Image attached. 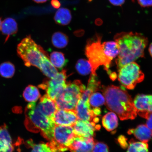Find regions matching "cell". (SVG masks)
Returning a JSON list of instances; mask_svg holds the SVG:
<instances>
[{
  "label": "cell",
  "mask_w": 152,
  "mask_h": 152,
  "mask_svg": "<svg viewBox=\"0 0 152 152\" xmlns=\"http://www.w3.org/2000/svg\"><path fill=\"white\" fill-rule=\"evenodd\" d=\"M114 39L118 45L119 53L116 60L118 70L124 66L144 56L148 39L142 34L132 32H121L116 34Z\"/></svg>",
  "instance_id": "obj_1"
},
{
  "label": "cell",
  "mask_w": 152,
  "mask_h": 152,
  "mask_svg": "<svg viewBox=\"0 0 152 152\" xmlns=\"http://www.w3.org/2000/svg\"><path fill=\"white\" fill-rule=\"evenodd\" d=\"M102 91L106 107L116 114L121 121L133 120L137 115V110L132 97L124 89L114 85L102 87Z\"/></svg>",
  "instance_id": "obj_2"
},
{
  "label": "cell",
  "mask_w": 152,
  "mask_h": 152,
  "mask_svg": "<svg viewBox=\"0 0 152 152\" xmlns=\"http://www.w3.org/2000/svg\"><path fill=\"white\" fill-rule=\"evenodd\" d=\"M26 121L31 123V130L40 132L44 138L50 141L52 139L56 124L54 119L47 116L38 107L36 102H30L26 108Z\"/></svg>",
  "instance_id": "obj_3"
},
{
  "label": "cell",
  "mask_w": 152,
  "mask_h": 152,
  "mask_svg": "<svg viewBox=\"0 0 152 152\" xmlns=\"http://www.w3.org/2000/svg\"><path fill=\"white\" fill-rule=\"evenodd\" d=\"M17 52L25 65L27 67L35 66L39 69L49 58L47 53L40 45L36 43L30 35L24 38L19 44Z\"/></svg>",
  "instance_id": "obj_4"
},
{
  "label": "cell",
  "mask_w": 152,
  "mask_h": 152,
  "mask_svg": "<svg viewBox=\"0 0 152 152\" xmlns=\"http://www.w3.org/2000/svg\"><path fill=\"white\" fill-rule=\"evenodd\" d=\"M102 36L98 34L87 40L85 54L92 67V74L96 75V72L100 66H104V69L109 72L111 62L104 54L101 42Z\"/></svg>",
  "instance_id": "obj_5"
},
{
  "label": "cell",
  "mask_w": 152,
  "mask_h": 152,
  "mask_svg": "<svg viewBox=\"0 0 152 152\" xmlns=\"http://www.w3.org/2000/svg\"><path fill=\"white\" fill-rule=\"evenodd\" d=\"M86 87L79 80L66 83L64 90L55 100L58 109L75 110Z\"/></svg>",
  "instance_id": "obj_6"
},
{
  "label": "cell",
  "mask_w": 152,
  "mask_h": 152,
  "mask_svg": "<svg viewBox=\"0 0 152 152\" xmlns=\"http://www.w3.org/2000/svg\"><path fill=\"white\" fill-rule=\"evenodd\" d=\"M76 137L73 126L56 125L53 138L48 143L54 152H64L69 149Z\"/></svg>",
  "instance_id": "obj_7"
},
{
  "label": "cell",
  "mask_w": 152,
  "mask_h": 152,
  "mask_svg": "<svg viewBox=\"0 0 152 152\" xmlns=\"http://www.w3.org/2000/svg\"><path fill=\"white\" fill-rule=\"evenodd\" d=\"M144 75L139 65L132 62L118 69V80L123 86L133 90L137 84L144 80Z\"/></svg>",
  "instance_id": "obj_8"
},
{
  "label": "cell",
  "mask_w": 152,
  "mask_h": 152,
  "mask_svg": "<svg viewBox=\"0 0 152 152\" xmlns=\"http://www.w3.org/2000/svg\"><path fill=\"white\" fill-rule=\"evenodd\" d=\"M46 79L39 86V88L45 90L47 95L53 100H56L61 94L66 86V70L58 73L52 79Z\"/></svg>",
  "instance_id": "obj_9"
},
{
  "label": "cell",
  "mask_w": 152,
  "mask_h": 152,
  "mask_svg": "<svg viewBox=\"0 0 152 152\" xmlns=\"http://www.w3.org/2000/svg\"><path fill=\"white\" fill-rule=\"evenodd\" d=\"M93 93L92 89L87 87L82 94L75 109L78 120L93 121L96 123L99 121V118L95 115L89 103V98Z\"/></svg>",
  "instance_id": "obj_10"
},
{
  "label": "cell",
  "mask_w": 152,
  "mask_h": 152,
  "mask_svg": "<svg viewBox=\"0 0 152 152\" xmlns=\"http://www.w3.org/2000/svg\"><path fill=\"white\" fill-rule=\"evenodd\" d=\"M74 132L76 136L84 137L94 136L95 132L99 130L100 126L93 121L78 120L73 126Z\"/></svg>",
  "instance_id": "obj_11"
},
{
  "label": "cell",
  "mask_w": 152,
  "mask_h": 152,
  "mask_svg": "<svg viewBox=\"0 0 152 152\" xmlns=\"http://www.w3.org/2000/svg\"><path fill=\"white\" fill-rule=\"evenodd\" d=\"M134 102L140 116L146 119L148 114L152 113V94H139Z\"/></svg>",
  "instance_id": "obj_12"
},
{
  "label": "cell",
  "mask_w": 152,
  "mask_h": 152,
  "mask_svg": "<svg viewBox=\"0 0 152 152\" xmlns=\"http://www.w3.org/2000/svg\"><path fill=\"white\" fill-rule=\"evenodd\" d=\"M77 119L75 110L58 109L54 116L56 125L73 126Z\"/></svg>",
  "instance_id": "obj_13"
},
{
  "label": "cell",
  "mask_w": 152,
  "mask_h": 152,
  "mask_svg": "<svg viewBox=\"0 0 152 152\" xmlns=\"http://www.w3.org/2000/svg\"><path fill=\"white\" fill-rule=\"evenodd\" d=\"M95 142L92 137L76 136L69 149L71 152H92Z\"/></svg>",
  "instance_id": "obj_14"
},
{
  "label": "cell",
  "mask_w": 152,
  "mask_h": 152,
  "mask_svg": "<svg viewBox=\"0 0 152 152\" xmlns=\"http://www.w3.org/2000/svg\"><path fill=\"white\" fill-rule=\"evenodd\" d=\"M37 105L45 115L54 119L55 114L58 110L54 100H52L47 94H45L41 98Z\"/></svg>",
  "instance_id": "obj_15"
},
{
  "label": "cell",
  "mask_w": 152,
  "mask_h": 152,
  "mask_svg": "<svg viewBox=\"0 0 152 152\" xmlns=\"http://www.w3.org/2000/svg\"><path fill=\"white\" fill-rule=\"evenodd\" d=\"M127 133L129 135H134L142 142L147 143L152 138V131L145 124H140L135 128L129 129Z\"/></svg>",
  "instance_id": "obj_16"
},
{
  "label": "cell",
  "mask_w": 152,
  "mask_h": 152,
  "mask_svg": "<svg viewBox=\"0 0 152 152\" xmlns=\"http://www.w3.org/2000/svg\"><path fill=\"white\" fill-rule=\"evenodd\" d=\"M1 30L3 34L7 36L5 42L10 36L14 35L18 32V24L14 19L7 18L2 22Z\"/></svg>",
  "instance_id": "obj_17"
},
{
  "label": "cell",
  "mask_w": 152,
  "mask_h": 152,
  "mask_svg": "<svg viewBox=\"0 0 152 152\" xmlns=\"http://www.w3.org/2000/svg\"><path fill=\"white\" fill-rule=\"evenodd\" d=\"M102 123L103 127L108 132H112L118 126V119L115 113L109 112L102 117Z\"/></svg>",
  "instance_id": "obj_18"
},
{
  "label": "cell",
  "mask_w": 152,
  "mask_h": 152,
  "mask_svg": "<svg viewBox=\"0 0 152 152\" xmlns=\"http://www.w3.org/2000/svg\"><path fill=\"white\" fill-rule=\"evenodd\" d=\"M104 54L110 61L118 56L119 53V47L115 41H108L102 44Z\"/></svg>",
  "instance_id": "obj_19"
},
{
  "label": "cell",
  "mask_w": 152,
  "mask_h": 152,
  "mask_svg": "<svg viewBox=\"0 0 152 152\" xmlns=\"http://www.w3.org/2000/svg\"><path fill=\"white\" fill-rule=\"evenodd\" d=\"M72 18L71 11L65 8L59 9L54 17L55 22L60 26H66L70 23Z\"/></svg>",
  "instance_id": "obj_20"
},
{
  "label": "cell",
  "mask_w": 152,
  "mask_h": 152,
  "mask_svg": "<svg viewBox=\"0 0 152 152\" xmlns=\"http://www.w3.org/2000/svg\"><path fill=\"white\" fill-rule=\"evenodd\" d=\"M23 96L26 102H36L41 98V95L37 87L32 85H28L25 89Z\"/></svg>",
  "instance_id": "obj_21"
},
{
  "label": "cell",
  "mask_w": 152,
  "mask_h": 152,
  "mask_svg": "<svg viewBox=\"0 0 152 152\" xmlns=\"http://www.w3.org/2000/svg\"><path fill=\"white\" fill-rule=\"evenodd\" d=\"M50 61L55 67L61 70L65 66L67 63V60L64 57L62 53L54 52L51 53Z\"/></svg>",
  "instance_id": "obj_22"
},
{
  "label": "cell",
  "mask_w": 152,
  "mask_h": 152,
  "mask_svg": "<svg viewBox=\"0 0 152 152\" xmlns=\"http://www.w3.org/2000/svg\"><path fill=\"white\" fill-rule=\"evenodd\" d=\"M52 41L54 46L58 48H63L67 45L68 38L65 34L57 32L53 35Z\"/></svg>",
  "instance_id": "obj_23"
},
{
  "label": "cell",
  "mask_w": 152,
  "mask_h": 152,
  "mask_svg": "<svg viewBox=\"0 0 152 152\" xmlns=\"http://www.w3.org/2000/svg\"><path fill=\"white\" fill-rule=\"evenodd\" d=\"M129 145L127 152H150L147 142L136 141L132 139L129 141Z\"/></svg>",
  "instance_id": "obj_24"
},
{
  "label": "cell",
  "mask_w": 152,
  "mask_h": 152,
  "mask_svg": "<svg viewBox=\"0 0 152 152\" xmlns=\"http://www.w3.org/2000/svg\"><path fill=\"white\" fill-rule=\"evenodd\" d=\"M15 72V66L10 62L0 64V75L6 78H10L14 76Z\"/></svg>",
  "instance_id": "obj_25"
},
{
  "label": "cell",
  "mask_w": 152,
  "mask_h": 152,
  "mask_svg": "<svg viewBox=\"0 0 152 152\" xmlns=\"http://www.w3.org/2000/svg\"><path fill=\"white\" fill-rule=\"evenodd\" d=\"M77 71L80 75H86L92 72V67L89 61L85 59H81L78 61L76 65Z\"/></svg>",
  "instance_id": "obj_26"
},
{
  "label": "cell",
  "mask_w": 152,
  "mask_h": 152,
  "mask_svg": "<svg viewBox=\"0 0 152 152\" xmlns=\"http://www.w3.org/2000/svg\"><path fill=\"white\" fill-rule=\"evenodd\" d=\"M89 103L92 107L97 108L105 104L104 96L99 92H94L91 94L89 98Z\"/></svg>",
  "instance_id": "obj_27"
},
{
  "label": "cell",
  "mask_w": 152,
  "mask_h": 152,
  "mask_svg": "<svg viewBox=\"0 0 152 152\" xmlns=\"http://www.w3.org/2000/svg\"><path fill=\"white\" fill-rule=\"evenodd\" d=\"M0 140L7 145H12V139L5 124L0 126Z\"/></svg>",
  "instance_id": "obj_28"
},
{
  "label": "cell",
  "mask_w": 152,
  "mask_h": 152,
  "mask_svg": "<svg viewBox=\"0 0 152 152\" xmlns=\"http://www.w3.org/2000/svg\"><path fill=\"white\" fill-rule=\"evenodd\" d=\"M30 143L33 148L31 152H54L49 145L48 142L47 143L42 142L35 144L31 141Z\"/></svg>",
  "instance_id": "obj_29"
},
{
  "label": "cell",
  "mask_w": 152,
  "mask_h": 152,
  "mask_svg": "<svg viewBox=\"0 0 152 152\" xmlns=\"http://www.w3.org/2000/svg\"><path fill=\"white\" fill-rule=\"evenodd\" d=\"M92 152H109V148L103 142H97L95 143Z\"/></svg>",
  "instance_id": "obj_30"
},
{
  "label": "cell",
  "mask_w": 152,
  "mask_h": 152,
  "mask_svg": "<svg viewBox=\"0 0 152 152\" xmlns=\"http://www.w3.org/2000/svg\"><path fill=\"white\" fill-rule=\"evenodd\" d=\"M117 141L120 146L124 149H126L129 147L128 138L123 135H121L118 137Z\"/></svg>",
  "instance_id": "obj_31"
},
{
  "label": "cell",
  "mask_w": 152,
  "mask_h": 152,
  "mask_svg": "<svg viewBox=\"0 0 152 152\" xmlns=\"http://www.w3.org/2000/svg\"><path fill=\"white\" fill-rule=\"evenodd\" d=\"M14 151L13 145H7L0 140V152H13Z\"/></svg>",
  "instance_id": "obj_32"
},
{
  "label": "cell",
  "mask_w": 152,
  "mask_h": 152,
  "mask_svg": "<svg viewBox=\"0 0 152 152\" xmlns=\"http://www.w3.org/2000/svg\"><path fill=\"white\" fill-rule=\"evenodd\" d=\"M139 4L142 7L152 6V0H137Z\"/></svg>",
  "instance_id": "obj_33"
},
{
  "label": "cell",
  "mask_w": 152,
  "mask_h": 152,
  "mask_svg": "<svg viewBox=\"0 0 152 152\" xmlns=\"http://www.w3.org/2000/svg\"><path fill=\"white\" fill-rule=\"evenodd\" d=\"M146 119H147L146 125L151 130H152V113H150L148 114Z\"/></svg>",
  "instance_id": "obj_34"
},
{
  "label": "cell",
  "mask_w": 152,
  "mask_h": 152,
  "mask_svg": "<svg viewBox=\"0 0 152 152\" xmlns=\"http://www.w3.org/2000/svg\"><path fill=\"white\" fill-rule=\"evenodd\" d=\"M110 3L114 6H121L124 3L125 0H109Z\"/></svg>",
  "instance_id": "obj_35"
},
{
  "label": "cell",
  "mask_w": 152,
  "mask_h": 152,
  "mask_svg": "<svg viewBox=\"0 0 152 152\" xmlns=\"http://www.w3.org/2000/svg\"><path fill=\"white\" fill-rule=\"evenodd\" d=\"M51 5L55 9H58L61 6V3L58 0H52L51 1Z\"/></svg>",
  "instance_id": "obj_36"
},
{
  "label": "cell",
  "mask_w": 152,
  "mask_h": 152,
  "mask_svg": "<svg viewBox=\"0 0 152 152\" xmlns=\"http://www.w3.org/2000/svg\"><path fill=\"white\" fill-rule=\"evenodd\" d=\"M84 33V31L83 30H78L76 31L74 33H75V35L76 36H80L83 35Z\"/></svg>",
  "instance_id": "obj_37"
},
{
  "label": "cell",
  "mask_w": 152,
  "mask_h": 152,
  "mask_svg": "<svg viewBox=\"0 0 152 152\" xmlns=\"http://www.w3.org/2000/svg\"><path fill=\"white\" fill-rule=\"evenodd\" d=\"M33 1L37 3H42L45 2L47 0H33Z\"/></svg>",
  "instance_id": "obj_38"
},
{
  "label": "cell",
  "mask_w": 152,
  "mask_h": 152,
  "mask_svg": "<svg viewBox=\"0 0 152 152\" xmlns=\"http://www.w3.org/2000/svg\"><path fill=\"white\" fill-rule=\"evenodd\" d=\"M102 21L100 19H98L96 21V23L97 25H100L102 24Z\"/></svg>",
  "instance_id": "obj_39"
},
{
  "label": "cell",
  "mask_w": 152,
  "mask_h": 152,
  "mask_svg": "<svg viewBox=\"0 0 152 152\" xmlns=\"http://www.w3.org/2000/svg\"><path fill=\"white\" fill-rule=\"evenodd\" d=\"M149 52L150 55L152 58V43L150 45L149 49Z\"/></svg>",
  "instance_id": "obj_40"
},
{
  "label": "cell",
  "mask_w": 152,
  "mask_h": 152,
  "mask_svg": "<svg viewBox=\"0 0 152 152\" xmlns=\"http://www.w3.org/2000/svg\"><path fill=\"white\" fill-rule=\"evenodd\" d=\"M2 23V22L1 19L0 18V30L1 29V25Z\"/></svg>",
  "instance_id": "obj_41"
}]
</instances>
